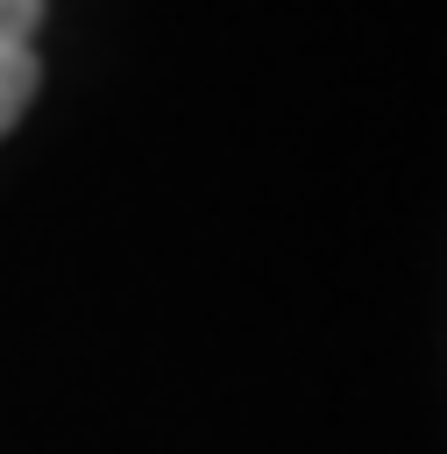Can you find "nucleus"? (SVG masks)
Returning a JSON list of instances; mask_svg holds the SVG:
<instances>
[{
    "mask_svg": "<svg viewBox=\"0 0 447 454\" xmlns=\"http://www.w3.org/2000/svg\"><path fill=\"white\" fill-rule=\"evenodd\" d=\"M35 21L43 0H0V135L35 99Z\"/></svg>",
    "mask_w": 447,
    "mask_h": 454,
    "instance_id": "f257e3e1",
    "label": "nucleus"
}]
</instances>
